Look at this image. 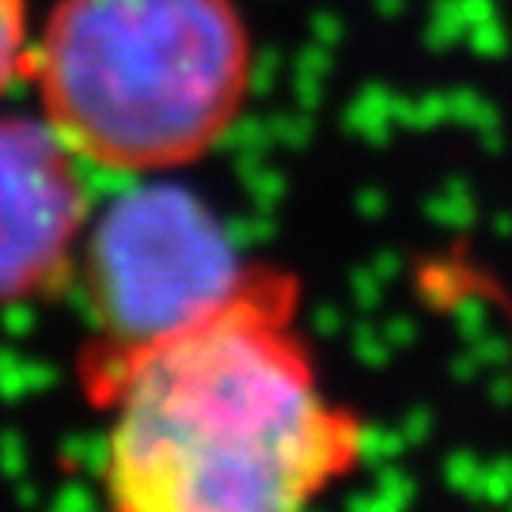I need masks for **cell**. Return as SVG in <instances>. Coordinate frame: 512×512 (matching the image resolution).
Wrapping results in <instances>:
<instances>
[{"label": "cell", "mask_w": 512, "mask_h": 512, "mask_svg": "<svg viewBox=\"0 0 512 512\" xmlns=\"http://www.w3.org/2000/svg\"><path fill=\"white\" fill-rule=\"evenodd\" d=\"M107 372L103 486L126 512H296L365 463V421L323 384L289 274L255 266Z\"/></svg>", "instance_id": "1"}, {"label": "cell", "mask_w": 512, "mask_h": 512, "mask_svg": "<svg viewBox=\"0 0 512 512\" xmlns=\"http://www.w3.org/2000/svg\"><path fill=\"white\" fill-rule=\"evenodd\" d=\"M31 76L42 118L84 167L152 179L232 133L255 42L236 0H57Z\"/></svg>", "instance_id": "2"}, {"label": "cell", "mask_w": 512, "mask_h": 512, "mask_svg": "<svg viewBox=\"0 0 512 512\" xmlns=\"http://www.w3.org/2000/svg\"><path fill=\"white\" fill-rule=\"evenodd\" d=\"M80 266L110 361L190 327L255 270L217 213L160 175L133 179L122 198L92 213Z\"/></svg>", "instance_id": "3"}, {"label": "cell", "mask_w": 512, "mask_h": 512, "mask_svg": "<svg viewBox=\"0 0 512 512\" xmlns=\"http://www.w3.org/2000/svg\"><path fill=\"white\" fill-rule=\"evenodd\" d=\"M92 220L84 160L46 118L0 114V308L50 293Z\"/></svg>", "instance_id": "4"}, {"label": "cell", "mask_w": 512, "mask_h": 512, "mask_svg": "<svg viewBox=\"0 0 512 512\" xmlns=\"http://www.w3.org/2000/svg\"><path fill=\"white\" fill-rule=\"evenodd\" d=\"M31 19L27 0H0V99L23 73H31Z\"/></svg>", "instance_id": "5"}]
</instances>
